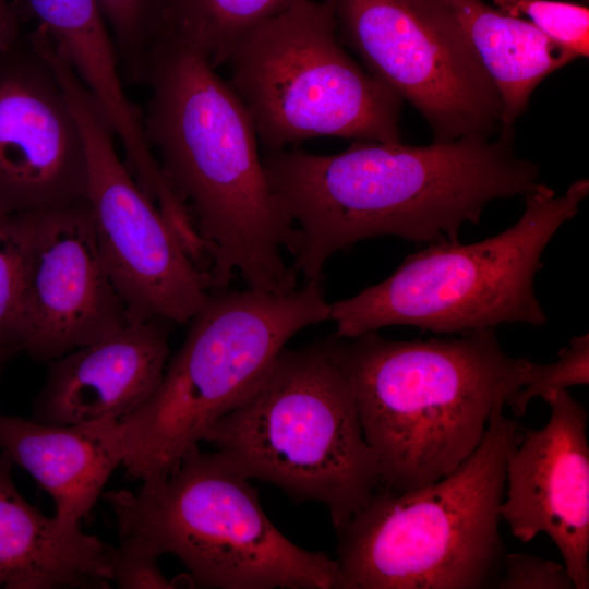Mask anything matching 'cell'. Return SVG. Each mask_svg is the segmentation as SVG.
I'll list each match as a JSON object with an SVG mask.
<instances>
[{
    "instance_id": "6da1fadb",
    "label": "cell",
    "mask_w": 589,
    "mask_h": 589,
    "mask_svg": "<svg viewBox=\"0 0 589 589\" xmlns=\"http://www.w3.org/2000/svg\"><path fill=\"white\" fill-rule=\"evenodd\" d=\"M262 164L299 233L291 268L317 283L330 256L361 240L459 241L491 202L542 183L540 166L516 153L515 128L429 145L356 140L332 155L266 151Z\"/></svg>"
},
{
    "instance_id": "7a4b0ae2",
    "label": "cell",
    "mask_w": 589,
    "mask_h": 589,
    "mask_svg": "<svg viewBox=\"0 0 589 589\" xmlns=\"http://www.w3.org/2000/svg\"><path fill=\"white\" fill-rule=\"evenodd\" d=\"M215 69L196 48L158 35L143 79L145 139L207 245L212 290L239 274L248 288L291 291L298 275L283 251L293 256L298 230L271 190L247 107Z\"/></svg>"
},
{
    "instance_id": "3957f363",
    "label": "cell",
    "mask_w": 589,
    "mask_h": 589,
    "mask_svg": "<svg viewBox=\"0 0 589 589\" xmlns=\"http://www.w3.org/2000/svg\"><path fill=\"white\" fill-rule=\"evenodd\" d=\"M347 377L380 488L400 493L441 480L478 447L495 406L520 388L529 360L495 329L399 341L377 330L329 336Z\"/></svg>"
},
{
    "instance_id": "277c9868",
    "label": "cell",
    "mask_w": 589,
    "mask_h": 589,
    "mask_svg": "<svg viewBox=\"0 0 589 589\" xmlns=\"http://www.w3.org/2000/svg\"><path fill=\"white\" fill-rule=\"evenodd\" d=\"M498 402L474 452L433 483L370 502L335 529L338 589L494 587L506 553L500 505L522 429Z\"/></svg>"
},
{
    "instance_id": "5b68a950",
    "label": "cell",
    "mask_w": 589,
    "mask_h": 589,
    "mask_svg": "<svg viewBox=\"0 0 589 589\" xmlns=\"http://www.w3.org/2000/svg\"><path fill=\"white\" fill-rule=\"evenodd\" d=\"M248 480L326 506L335 529L380 488L375 456L329 337L283 349L257 385L206 434Z\"/></svg>"
},
{
    "instance_id": "8992f818",
    "label": "cell",
    "mask_w": 589,
    "mask_h": 589,
    "mask_svg": "<svg viewBox=\"0 0 589 589\" xmlns=\"http://www.w3.org/2000/svg\"><path fill=\"white\" fill-rule=\"evenodd\" d=\"M322 283L288 292L213 289L148 399L119 420L129 480L166 477L265 375L287 341L328 321Z\"/></svg>"
},
{
    "instance_id": "52a82bcc",
    "label": "cell",
    "mask_w": 589,
    "mask_h": 589,
    "mask_svg": "<svg viewBox=\"0 0 589 589\" xmlns=\"http://www.w3.org/2000/svg\"><path fill=\"white\" fill-rule=\"evenodd\" d=\"M101 496L119 544L157 558L175 555L193 587L338 589L336 560L285 537L255 488L215 450L193 446L166 477Z\"/></svg>"
},
{
    "instance_id": "ba28073f",
    "label": "cell",
    "mask_w": 589,
    "mask_h": 589,
    "mask_svg": "<svg viewBox=\"0 0 589 589\" xmlns=\"http://www.w3.org/2000/svg\"><path fill=\"white\" fill-rule=\"evenodd\" d=\"M589 194V180L562 195L541 183L524 196L525 209L507 229L484 240L428 244L407 255L383 281L330 303L337 337L392 325L438 334L495 329L502 324L542 326L546 315L534 290L542 254Z\"/></svg>"
},
{
    "instance_id": "9c48e42d",
    "label": "cell",
    "mask_w": 589,
    "mask_h": 589,
    "mask_svg": "<svg viewBox=\"0 0 589 589\" xmlns=\"http://www.w3.org/2000/svg\"><path fill=\"white\" fill-rule=\"evenodd\" d=\"M340 41L329 0H299L249 32L227 62L265 151L317 136L400 142L402 99Z\"/></svg>"
},
{
    "instance_id": "30bf717a",
    "label": "cell",
    "mask_w": 589,
    "mask_h": 589,
    "mask_svg": "<svg viewBox=\"0 0 589 589\" xmlns=\"http://www.w3.org/2000/svg\"><path fill=\"white\" fill-rule=\"evenodd\" d=\"M49 62L83 140L97 243L131 322L189 323L212 290L211 276L120 160L110 124L65 58L55 53Z\"/></svg>"
},
{
    "instance_id": "8fae6325",
    "label": "cell",
    "mask_w": 589,
    "mask_h": 589,
    "mask_svg": "<svg viewBox=\"0 0 589 589\" xmlns=\"http://www.w3.org/2000/svg\"><path fill=\"white\" fill-rule=\"evenodd\" d=\"M329 1L340 41L420 112L434 142L498 133V92L443 0Z\"/></svg>"
},
{
    "instance_id": "7c38bea8",
    "label": "cell",
    "mask_w": 589,
    "mask_h": 589,
    "mask_svg": "<svg viewBox=\"0 0 589 589\" xmlns=\"http://www.w3.org/2000/svg\"><path fill=\"white\" fill-rule=\"evenodd\" d=\"M130 322L103 260L86 197L28 213L22 351L48 363Z\"/></svg>"
},
{
    "instance_id": "4fadbf2b",
    "label": "cell",
    "mask_w": 589,
    "mask_h": 589,
    "mask_svg": "<svg viewBox=\"0 0 589 589\" xmlns=\"http://www.w3.org/2000/svg\"><path fill=\"white\" fill-rule=\"evenodd\" d=\"M86 195L83 140L31 33L0 50V212L31 213Z\"/></svg>"
},
{
    "instance_id": "5bb4252c",
    "label": "cell",
    "mask_w": 589,
    "mask_h": 589,
    "mask_svg": "<svg viewBox=\"0 0 589 589\" xmlns=\"http://www.w3.org/2000/svg\"><path fill=\"white\" fill-rule=\"evenodd\" d=\"M548 423L522 429L509 453L505 501L500 505L514 537L546 533L561 552L575 589L589 588L588 412L567 389L548 396Z\"/></svg>"
},
{
    "instance_id": "9a60e30c",
    "label": "cell",
    "mask_w": 589,
    "mask_h": 589,
    "mask_svg": "<svg viewBox=\"0 0 589 589\" xmlns=\"http://www.w3.org/2000/svg\"><path fill=\"white\" fill-rule=\"evenodd\" d=\"M170 322H130L121 330L48 362L32 419L45 424L120 420L157 387L169 359Z\"/></svg>"
},
{
    "instance_id": "2e32d148",
    "label": "cell",
    "mask_w": 589,
    "mask_h": 589,
    "mask_svg": "<svg viewBox=\"0 0 589 589\" xmlns=\"http://www.w3.org/2000/svg\"><path fill=\"white\" fill-rule=\"evenodd\" d=\"M13 461L0 453V586L5 589H107L111 546L81 525L47 517L19 492Z\"/></svg>"
},
{
    "instance_id": "e0dca14e",
    "label": "cell",
    "mask_w": 589,
    "mask_h": 589,
    "mask_svg": "<svg viewBox=\"0 0 589 589\" xmlns=\"http://www.w3.org/2000/svg\"><path fill=\"white\" fill-rule=\"evenodd\" d=\"M0 448L52 498L55 517L81 525L122 465L119 421L45 424L0 412Z\"/></svg>"
},
{
    "instance_id": "ac0fdd59",
    "label": "cell",
    "mask_w": 589,
    "mask_h": 589,
    "mask_svg": "<svg viewBox=\"0 0 589 589\" xmlns=\"http://www.w3.org/2000/svg\"><path fill=\"white\" fill-rule=\"evenodd\" d=\"M502 101V128H514L537 86L579 58L525 19L507 15L483 0H443Z\"/></svg>"
},
{
    "instance_id": "d6986e66",
    "label": "cell",
    "mask_w": 589,
    "mask_h": 589,
    "mask_svg": "<svg viewBox=\"0 0 589 589\" xmlns=\"http://www.w3.org/2000/svg\"><path fill=\"white\" fill-rule=\"evenodd\" d=\"M26 5L103 112L111 120L125 117L132 101L98 0H26Z\"/></svg>"
},
{
    "instance_id": "ffe728a7",
    "label": "cell",
    "mask_w": 589,
    "mask_h": 589,
    "mask_svg": "<svg viewBox=\"0 0 589 589\" xmlns=\"http://www.w3.org/2000/svg\"><path fill=\"white\" fill-rule=\"evenodd\" d=\"M298 1L165 0L157 36L164 34L184 41L216 68L227 62L249 32Z\"/></svg>"
},
{
    "instance_id": "44dd1931",
    "label": "cell",
    "mask_w": 589,
    "mask_h": 589,
    "mask_svg": "<svg viewBox=\"0 0 589 589\" xmlns=\"http://www.w3.org/2000/svg\"><path fill=\"white\" fill-rule=\"evenodd\" d=\"M28 213L0 212V350L23 348Z\"/></svg>"
},
{
    "instance_id": "7402d4cb",
    "label": "cell",
    "mask_w": 589,
    "mask_h": 589,
    "mask_svg": "<svg viewBox=\"0 0 589 589\" xmlns=\"http://www.w3.org/2000/svg\"><path fill=\"white\" fill-rule=\"evenodd\" d=\"M165 0H98L112 36L122 77L144 79L146 57L156 38Z\"/></svg>"
},
{
    "instance_id": "603a6c76",
    "label": "cell",
    "mask_w": 589,
    "mask_h": 589,
    "mask_svg": "<svg viewBox=\"0 0 589 589\" xmlns=\"http://www.w3.org/2000/svg\"><path fill=\"white\" fill-rule=\"evenodd\" d=\"M503 13L526 16L552 41L578 57L589 56V9L585 4L556 0H493Z\"/></svg>"
},
{
    "instance_id": "cb8c5ba5",
    "label": "cell",
    "mask_w": 589,
    "mask_h": 589,
    "mask_svg": "<svg viewBox=\"0 0 589 589\" xmlns=\"http://www.w3.org/2000/svg\"><path fill=\"white\" fill-rule=\"evenodd\" d=\"M589 384V335L575 336L558 352L556 361L541 364L529 360L520 388L508 399L517 417L526 413L536 397L543 400L552 393Z\"/></svg>"
},
{
    "instance_id": "d4e9b609",
    "label": "cell",
    "mask_w": 589,
    "mask_h": 589,
    "mask_svg": "<svg viewBox=\"0 0 589 589\" xmlns=\"http://www.w3.org/2000/svg\"><path fill=\"white\" fill-rule=\"evenodd\" d=\"M502 572L498 589H575L565 565L527 553H505Z\"/></svg>"
},
{
    "instance_id": "484cf974",
    "label": "cell",
    "mask_w": 589,
    "mask_h": 589,
    "mask_svg": "<svg viewBox=\"0 0 589 589\" xmlns=\"http://www.w3.org/2000/svg\"><path fill=\"white\" fill-rule=\"evenodd\" d=\"M112 581L121 589L177 588L181 581L168 580L158 567V558L124 545L111 546Z\"/></svg>"
},
{
    "instance_id": "4316f807",
    "label": "cell",
    "mask_w": 589,
    "mask_h": 589,
    "mask_svg": "<svg viewBox=\"0 0 589 589\" xmlns=\"http://www.w3.org/2000/svg\"><path fill=\"white\" fill-rule=\"evenodd\" d=\"M23 9L0 0V50L9 47L20 38Z\"/></svg>"
},
{
    "instance_id": "83f0119b",
    "label": "cell",
    "mask_w": 589,
    "mask_h": 589,
    "mask_svg": "<svg viewBox=\"0 0 589 589\" xmlns=\"http://www.w3.org/2000/svg\"><path fill=\"white\" fill-rule=\"evenodd\" d=\"M14 354L12 351L0 350V364Z\"/></svg>"
},
{
    "instance_id": "f1b7e54d",
    "label": "cell",
    "mask_w": 589,
    "mask_h": 589,
    "mask_svg": "<svg viewBox=\"0 0 589 589\" xmlns=\"http://www.w3.org/2000/svg\"><path fill=\"white\" fill-rule=\"evenodd\" d=\"M581 1H584V2H586V3L588 2V0H581Z\"/></svg>"
}]
</instances>
